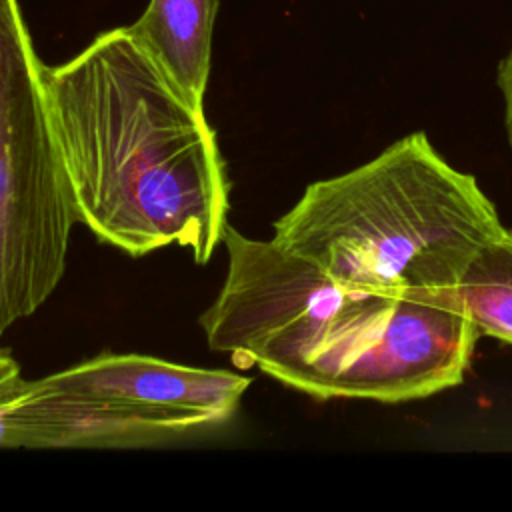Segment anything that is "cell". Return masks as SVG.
Returning a JSON list of instances; mask_svg holds the SVG:
<instances>
[{
  "label": "cell",
  "instance_id": "ba28073f",
  "mask_svg": "<svg viewBox=\"0 0 512 512\" xmlns=\"http://www.w3.org/2000/svg\"><path fill=\"white\" fill-rule=\"evenodd\" d=\"M496 84L504 100V128H506L508 144L512 148V46L498 64Z\"/></svg>",
  "mask_w": 512,
  "mask_h": 512
},
{
  "label": "cell",
  "instance_id": "6da1fadb",
  "mask_svg": "<svg viewBox=\"0 0 512 512\" xmlns=\"http://www.w3.org/2000/svg\"><path fill=\"white\" fill-rule=\"evenodd\" d=\"M200 328L212 350L314 398L408 402L464 380L478 330L456 290L374 292L336 282L274 238L232 228Z\"/></svg>",
  "mask_w": 512,
  "mask_h": 512
},
{
  "label": "cell",
  "instance_id": "3957f363",
  "mask_svg": "<svg viewBox=\"0 0 512 512\" xmlns=\"http://www.w3.org/2000/svg\"><path fill=\"white\" fill-rule=\"evenodd\" d=\"M506 226L472 174L412 132L372 160L306 186L274 240L336 282L374 292L456 290Z\"/></svg>",
  "mask_w": 512,
  "mask_h": 512
},
{
  "label": "cell",
  "instance_id": "8992f818",
  "mask_svg": "<svg viewBox=\"0 0 512 512\" xmlns=\"http://www.w3.org/2000/svg\"><path fill=\"white\" fill-rule=\"evenodd\" d=\"M216 12L218 0H150L144 14L126 26L174 90L202 112Z\"/></svg>",
  "mask_w": 512,
  "mask_h": 512
},
{
  "label": "cell",
  "instance_id": "5b68a950",
  "mask_svg": "<svg viewBox=\"0 0 512 512\" xmlns=\"http://www.w3.org/2000/svg\"><path fill=\"white\" fill-rule=\"evenodd\" d=\"M76 212L18 0H0V336L58 288Z\"/></svg>",
  "mask_w": 512,
  "mask_h": 512
},
{
  "label": "cell",
  "instance_id": "7a4b0ae2",
  "mask_svg": "<svg viewBox=\"0 0 512 512\" xmlns=\"http://www.w3.org/2000/svg\"><path fill=\"white\" fill-rule=\"evenodd\" d=\"M44 86L76 220L128 256L176 244L206 264L228 226L230 184L204 112L126 28L44 66Z\"/></svg>",
  "mask_w": 512,
  "mask_h": 512
},
{
  "label": "cell",
  "instance_id": "9c48e42d",
  "mask_svg": "<svg viewBox=\"0 0 512 512\" xmlns=\"http://www.w3.org/2000/svg\"><path fill=\"white\" fill-rule=\"evenodd\" d=\"M20 380V364L12 358L8 350L0 348V390Z\"/></svg>",
  "mask_w": 512,
  "mask_h": 512
},
{
  "label": "cell",
  "instance_id": "52a82bcc",
  "mask_svg": "<svg viewBox=\"0 0 512 512\" xmlns=\"http://www.w3.org/2000/svg\"><path fill=\"white\" fill-rule=\"evenodd\" d=\"M458 294L478 334L512 344V228H504L476 254Z\"/></svg>",
  "mask_w": 512,
  "mask_h": 512
},
{
  "label": "cell",
  "instance_id": "277c9868",
  "mask_svg": "<svg viewBox=\"0 0 512 512\" xmlns=\"http://www.w3.org/2000/svg\"><path fill=\"white\" fill-rule=\"evenodd\" d=\"M250 378L142 354H98L0 390V446L158 444L228 422Z\"/></svg>",
  "mask_w": 512,
  "mask_h": 512
}]
</instances>
